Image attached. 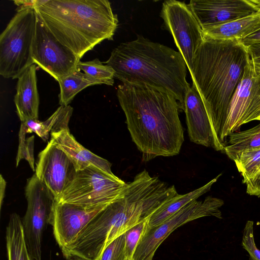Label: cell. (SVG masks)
<instances>
[{
  "mask_svg": "<svg viewBox=\"0 0 260 260\" xmlns=\"http://www.w3.org/2000/svg\"><path fill=\"white\" fill-rule=\"evenodd\" d=\"M117 96L143 161L179 153L184 131L179 104L173 95L147 85L122 83Z\"/></svg>",
  "mask_w": 260,
  "mask_h": 260,
  "instance_id": "cell-1",
  "label": "cell"
},
{
  "mask_svg": "<svg viewBox=\"0 0 260 260\" xmlns=\"http://www.w3.org/2000/svg\"><path fill=\"white\" fill-rule=\"evenodd\" d=\"M166 199L163 182L144 170L127 183L118 198L95 216L70 245L61 250L63 256L98 260L111 242L149 218Z\"/></svg>",
  "mask_w": 260,
  "mask_h": 260,
  "instance_id": "cell-2",
  "label": "cell"
},
{
  "mask_svg": "<svg viewBox=\"0 0 260 260\" xmlns=\"http://www.w3.org/2000/svg\"><path fill=\"white\" fill-rule=\"evenodd\" d=\"M249 58L247 47L240 41L204 35L195 55L192 83L205 107L216 151H223L222 135L229 108Z\"/></svg>",
  "mask_w": 260,
  "mask_h": 260,
  "instance_id": "cell-3",
  "label": "cell"
},
{
  "mask_svg": "<svg viewBox=\"0 0 260 260\" xmlns=\"http://www.w3.org/2000/svg\"><path fill=\"white\" fill-rule=\"evenodd\" d=\"M106 64L122 83L145 84L165 91L184 110V99L190 87L186 80V64L179 52L138 36L122 43L112 51Z\"/></svg>",
  "mask_w": 260,
  "mask_h": 260,
  "instance_id": "cell-4",
  "label": "cell"
},
{
  "mask_svg": "<svg viewBox=\"0 0 260 260\" xmlns=\"http://www.w3.org/2000/svg\"><path fill=\"white\" fill-rule=\"evenodd\" d=\"M46 26L80 59L105 40L118 20L107 0H48L35 9Z\"/></svg>",
  "mask_w": 260,
  "mask_h": 260,
  "instance_id": "cell-5",
  "label": "cell"
},
{
  "mask_svg": "<svg viewBox=\"0 0 260 260\" xmlns=\"http://www.w3.org/2000/svg\"><path fill=\"white\" fill-rule=\"evenodd\" d=\"M38 15L35 9L17 11L0 35V74L17 79L34 64L32 47Z\"/></svg>",
  "mask_w": 260,
  "mask_h": 260,
  "instance_id": "cell-6",
  "label": "cell"
},
{
  "mask_svg": "<svg viewBox=\"0 0 260 260\" xmlns=\"http://www.w3.org/2000/svg\"><path fill=\"white\" fill-rule=\"evenodd\" d=\"M127 183L90 166L77 171L72 182L56 201L83 206L110 204L120 196Z\"/></svg>",
  "mask_w": 260,
  "mask_h": 260,
  "instance_id": "cell-7",
  "label": "cell"
},
{
  "mask_svg": "<svg viewBox=\"0 0 260 260\" xmlns=\"http://www.w3.org/2000/svg\"><path fill=\"white\" fill-rule=\"evenodd\" d=\"M27 210L22 220L28 251L35 260H42L43 233L50 224L56 200L52 192L35 174L27 180L25 189Z\"/></svg>",
  "mask_w": 260,
  "mask_h": 260,
  "instance_id": "cell-8",
  "label": "cell"
},
{
  "mask_svg": "<svg viewBox=\"0 0 260 260\" xmlns=\"http://www.w3.org/2000/svg\"><path fill=\"white\" fill-rule=\"evenodd\" d=\"M160 17L165 28L172 35L190 74L195 55L204 39L201 25L188 4L183 2H164Z\"/></svg>",
  "mask_w": 260,
  "mask_h": 260,
  "instance_id": "cell-9",
  "label": "cell"
},
{
  "mask_svg": "<svg viewBox=\"0 0 260 260\" xmlns=\"http://www.w3.org/2000/svg\"><path fill=\"white\" fill-rule=\"evenodd\" d=\"M223 204L222 199L211 196L191 202L160 224L149 229L137 246L133 260H143L156 251L174 230L187 222L206 216L222 219L220 208Z\"/></svg>",
  "mask_w": 260,
  "mask_h": 260,
  "instance_id": "cell-10",
  "label": "cell"
},
{
  "mask_svg": "<svg viewBox=\"0 0 260 260\" xmlns=\"http://www.w3.org/2000/svg\"><path fill=\"white\" fill-rule=\"evenodd\" d=\"M260 98V64L250 56L233 95L224 126L222 141L242 125L256 120Z\"/></svg>",
  "mask_w": 260,
  "mask_h": 260,
  "instance_id": "cell-11",
  "label": "cell"
},
{
  "mask_svg": "<svg viewBox=\"0 0 260 260\" xmlns=\"http://www.w3.org/2000/svg\"><path fill=\"white\" fill-rule=\"evenodd\" d=\"M32 59L34 64L58 82L76 71L80 61L72 50L57 39L38 15Z\"/></svg>",
  "mask_w": 260,
  "mask_h": 260,
  "instance_id": "cell-12",
  "label": "cell"
},
{
  "mask_svg": "<svg viewBox=\"0 0 260 260\" xmlns=\"http://www.w3.org/2000/svg\"><path fill=\"white\" fill-rule=\"evenodd\" d=\"M38 158L35 174L52 192L56 200L72 182L77 170L67 154L52 138L40 152Z\"/></svg>",
  "mask_w": 260,
  "mask_h": 260,
  "instance_id": "cell-13",
  "label": "cell"
},
{
  "mask_svg": "<svg viewBox=\"0 0 260 260\" xmlns=\"http://www.w3.org/2000/svg\"><path fill=\"white\" fill-rule=\"evenodd\" d=\"M109 205L83 206L55 200L50 224L60 249L70 245L87 224Z\"/></svg>",
  "mask_w": 260,
  "mask_h": 260,
  "instance_id": "cell-14",
  "label": "cell"
},
{
  "mask_svg": "<svg viewBox=\"0 0 260 260\" xmlns=\"http://www.w3.org/2000/svg\"><path fill=\"white\" fill-rule=\"evenodd\" d=\"M188 5L202 29L260 12V0H191Z\"/></svg>",
  "mask_w": 260,
  "mask_h": 260,
  "instance_id": "cell-15",
  "label": "cell"
},
{
  "mask_svg": "<svg viewBox=\"0 0 260 260\" xmlns=\"http://www.w3.org/2000/svg\"><path fill=\"white\" fill-rule=\"evenodd\" d=\"M184 111L190 140L197 144L214 148L211 124L202 99L193 83L185 96Z\"/></svg>",
  "mask_w": 260,
  "mask_h": 260,
  "instance_id": "cell-16",
  "label": "cell"
},
{
  "mask_svg": "<svg viewBox=\"0 0 260 260\" xmlns=\"http://www.w3.org/2000/svg\"><path fill=\"white\" fill-rule=\"evenodd\" d=\"M37 65L28 67L17 78L14 101L21 122L38 120L40 99L37 88Z\"/></svg>",
  "mask_w": 260,
  "mask_h": 260,
  "instance_id": "cell-17",
  "label": "cell"
},
{
  "mask_svg": "<svg viewBox=\"0 0 260 260\" xmlns=\"http://www.w3.org/2000/svg\"><path fill=\"white\" fill-rule=\"evenodd\" d=\"M50 135L51 138L73 162L77 171L92 166L108 174H114L111 171V164L82 146L70 134L69 129L52 132Z\"/></svg>",
  "mask_w": 260,
  "mask_h": 260,
  "instance_id": "cell-18",
  "label": "cell"
},
{
  "mask_svg": "<svg viewBox=\"0 0 260 260\" xmlns=\"http://www.w3.org/2000/svg\"><path fill=\"white\" fill-rule=\"evenodd\" d=\"M260 22V12L203 29L204 36L219 40L239 41L254 31Z\"/></svg>",
  "mask_w": 260,
  "mask_h": 260,
  "instance_id": "cell-19",
  "label": "cell"
},
{
  "mask_svg": "<svg viewBox=\"0 0 260 260\" xmlns=\"http://www.w3.org/2000/svg\"><path fill=\"white\" fill-rule=\"evenodd\" d=\"M221 175L222 173L219 174L203 186L192 191L184 194H178L164 204L149 217V229L160 224L188 204L198 200L199 197L209 191Z\"/></svg>",
  "mask_w": 260,
  "mask_h": 260,
  "instance_id": "cell-20",
  "label": "cell"
},
{
  "mask_svg": "<svg viewBox=\"0 0 260 260\" xmlns=\"http://www.w3.org/2000/svg\"><path fill=\"white\" fill-rule=\"evenodd\" d=\"M8 260H35L26 245L22 220L16 213L11 214L6 231Z\"/></svg>",
  "mask_w": 260,
  "mask_h": 260,
  "instance_id": "cell-21",
  "label": "cell"
},
{
  "mask_svg": "<svg viewBox=\"0 0 260 260\" xmlns=\"http://www.w3.org/2000/svg\"><path fill=\"white\" fill-rule=\"evenodd\" d=\"M73 111L71 106L62 105L44 121L30 120L22 123L25 126L27 133H35L46 142L49 139V132L69 129L68 124Z\"/></svg>",
  "mask_w": 260,
  "mask_h": 260,
  "instance_id": "cell-22",
  "label": "cell"
},
{
  "mask_svg": "<svg viewBox=\"0 0 260 260\" xmlns=\"http://www.w3.org/2000/svg\"><path fill=\"white\" fill-rule=\"evenodd\" d=\"M58 95L60 106H68L75 95L88 86L102 84V83L77 70L58 82Z\"/></svg>",
  "mask_w": 260,
  "mask_h": 260,
  "instance_id": "cell-23",
  "label": "cell"
},
{
  "mask_svg": "<svg viewBox=\"0 0 260 260\" xmlns=\"http://www.w3.org/2000/svg\"><path fill=\"white\" fill-rule=\"evenodd\" d=\"M228 137L229 142L223 152L233 160L244 150L260 147V123L245 131L233 132Z\"/></svg>",
  "mask_w": 260,
  "mask_h": 260,
  "instance_id": "cell-24",
  "label": "cell"
},
{
  "mask_svg": "<svg viewBox=\"0 0 260 260\" xmlns=\"http://www.w3.org/2000/svg\"><path fill=\"white\" fill-rule=\"evenodd\" d=\"M77 70L91 78L100 81L102 84L112 86L114 84L115 72L109 66L104 64L98 58L87 61H80Z\"/></svg>",
  "mask_w": 260,
  "mask_h": 260,
  "instance_id": "cell-25",
  "label": "cell"
},
{
  "mask_svg": "<svg viewBox=\"0 0 260 260\" xmlns=\"http://www.w3.org/2000/svg\"><path fill=\"white\" fill-rule=\"evenodd\" d=\"M233 161L243 177V183L260 168V147L240 152Z\"/></svg>",
  "mask_w": 260,
  "mask_h": 260,
  "instance_id": "cell-26",
  "label": "cell"
},
{
  "mask_svg": "<svg viewBox=\"0 0 260 260\" xmlns=\"http://www.w3.org/2000/svg\"><path fill=\"white\" fill-rule=\"evenodd\" d=\"M149 218L144 219L128 230L125 233V254L127 260H133L140 242L149 229Z\"/></svg>",
  "mask_w": 260,
  "mask_h": 260,
  "instance_id": "cell-27",
  "label": "cell"
},
{
  "mask_svg": "<svg viewBox=\"0 0 260 260\" xmlns=\"http://www.w3.org/2000/svg\"><path fill=\"white\" fill-rule=\"evenodd\" d=\"M27 134L25 126L21 122L19 133V146L16 157V167L22 159L26 160L31 169L35 171V158L34 155V136L25 139Z\"/></svg>",
  "mask_w": 260,
  "mask_h": 260,
  "instance_id": "cell-28",
  "label": "cell"
},
{
  "mask_svg": "<svg viewBox=\"0 0 260 260\" xmlns=\"http://www.w3.org/2000/svg\"><path fill=\"white\" fill-rule=\"evenodd\" d=\"M124 234L116 238L103 251L98 260H125Z\"/></svg>",
  "mask_w": 260,
  "mask_h": 260,
  "instance_id": "cell-29",
  "label": "cell"
},
{
  "mask_svg": "<svg viewBox=\"0 0 260 260\" xmlns=\"http://www.w3.org/2000/svg\"><path fill=\"white\" fill-rule=\"evenodd\" d=\"M253 225L252 221L246 222L243 232L242 244L249 253L250 260H260V250L254 242Z\"/></svg>",
  "mask_w": 260,
  "mask_h": 260,
  "instance_id": "cell-30",
  "label": "cell"
},
{
  "mask_svg": "<svg viewBox=\"0 0 260 260\" xmlns=\"http://www.w3.org/2000/svg\"><path fill=\"white\" fill-rule=\"evenodd\" d=\"M246 186V192L250 196L260 197V168L251 177L244 182Z\"/></svg>",
  "mask_w": 260,
  "mask_h": 260,
  "instance_id": "cell-31",
  "label": "cell"
},
{
  "mask_svg": "<svg viewBox=\"0 0 260 260\" xmlns=\"http://www.w3.org/2000/svg\"><path fill=\"white\" fill-rule=\"evenodd\" d=\"M48 0H16L13 2L17 6V11L32 9H36L47 3Z\"/></svg>",
  "mask_w": 260,
  "mask_h": 260,
  "instance_id": "cell-32",
  "label": "cell"
},
{
  "mask_svg": "<svg viewBox=\"0 0 260 260\" xmlns=\"http://www.w3.org/2000/svg\"><path fill=\"white\" fill-rule=\"evenodd\" d=\"M240 41L246 46L260 42V22L258 27L254 31Z\"/></svg>",
  "mask_w": 260,
  "mask_h": 260,
  "instance_id": "cell-33",
  "label": "cell"
},
{
  "mask_svg": "<svg viewBox=\"0 0 260 260\" xmlns=\"http://www.w3.org/2000/svg\"><path fill=\"white\" fill-rule=\"evenodd\" d=\"M250 56L260 64V42L247 46Z\"/></svg>",
  "mask_w": 260,
  "mask_h": 260,
  "instance_id": "cell-34",
  "label": "cell"
},
{
  "mask_svg": "<svg viewBox=\"0 0 260 260\" xmlns=\"http://www.w3.org/2000/svg\"><path fill=\"white\" fill-rule=\"evenodd\" d=\"M6 187V181L3 178V176L1 175L0 176V207L1 209L3 205V200L5 197V192Z\"/></svg>",
  "mask_w": 260,
  "mask_h": 260,
  "instance_id": "cell-35",
  "label": "cell"
},
{
  "mask_svg": "<svg viewBox=\"0 0 260 260\" xmlns=\"http://www.w3.org/2000/svg\"><path fill=\"white\" fill-rule=\"evenodd\" d=\"M65 257L66 260H87L73 255H69Z\"/></svg>",
  "mask_w": 260,
  "mask_h": 260,
  "instance_id": "cell-36",
  "label": "cell"
},
{
  "mask_svg": "<svg viewBox=\"0 0 260 260\" xmlns=\"http://www.w3.org/2000/svg\"><path fill=\"white\" fill-rule=\"evenodd\" d=\"M155 251H153L143 260H152Z\"/></svg>",
  "mask_w": 260,
  "mask_h": 260,
  "instance_id": "cell-37",
  "label": "cell"
},
{
  "mask_svg": "<svg viewBox=\"0 0 260 260\" xmlns=\"http://www.w3.org/2000/svg\"><path fill=\"white\" fill-rule=\"evenodd\" d=\"M256 120H258L260 121V98H259V103L258 107V110L257 112V117L256 118Z\"/></svg>",
  "mask_w": 260,
  "mask_h": 260,
  "instance_id": "cell-38",
  "label": "cell"
},
{
  "mask_svg": "<svg viewBox=\"0 0 260 260\" xmlns=\"http://www.w3.org/2000/svg\"><path fill=\"white\" fill-rule=\"evenodd\" d=\"M125 260H127V259H125Z\"/></svg>",
  "mask_w": 260,
  "mask_h": 260,
  "instance_id": "cell-39",
  "label": "cell"
}]
</instances>
